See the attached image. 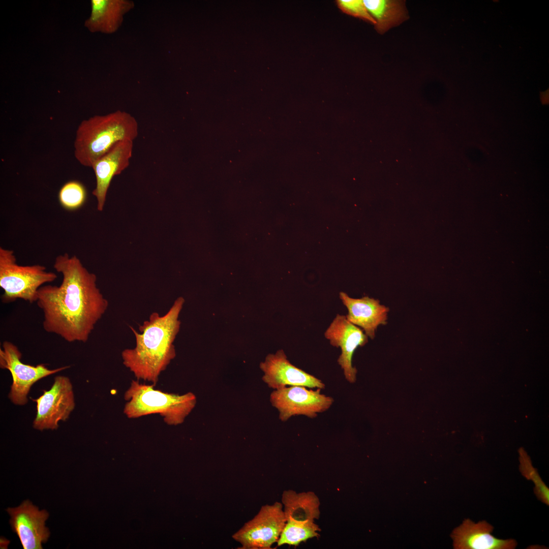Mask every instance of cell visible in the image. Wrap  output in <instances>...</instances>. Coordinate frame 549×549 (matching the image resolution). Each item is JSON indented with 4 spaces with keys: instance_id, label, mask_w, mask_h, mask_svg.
Masks as SVG:
<instances>
[{
    "instance_id": "cell-3",
    "label": "cell",
    "mask_w": 549,
    "mask_h": 549,
    "mask_svg": "<svg viewBox=\"0 0 549 549\" xmlns=\"http://www.w3.org/2000/svg\"><path fill=\"white\" fill-rule=\"evenodd\" d=\"M138 134V125L130 113L117 110L103 115H95L82 120L76 130L74 155L82 166L93 163L115 144L133 140Z\"/></svg>"
},
{
    "instance_id": "cell-5",
    "label": "cell",
    "mask_w": 549,
    "mask_h": 549,
    "mask_svg": "<svg viewBox=\"0 0 549 549\" xmlns=\"http://www.w3.org/2000/svg\"><path fill=\"white\" fill-rule=\"evenodd\" d=\"M57 274L46 271L40 264L20 265L12 250L0 248V287L4 290L3 302L11 303L18 299L36 302L38 291L42 286L57 279Z\"/></svg>"
},
{
    "instance_id": "cell-4",
    "label": "cell",
    "mask_w": 549,
    "mask_h": 549,
    "mask_svg": "<svg viewBox=\"0 0 549 549\" xmlns=\"http://www.w3.org/2000/svg\"><path fill=\"white\" fill-rule=\"evenodd\" d=\"M154 384L140 383L132 380L124 394L127 401L124 413L129 418H137L158 414L170 425L181 424L196 404L192 392L182 395L156 389Z\"/></svg>"
},
{
    "instance_id": "cell-17",
    "label": "cell",
    "mask_w": 549,
    "mask_h": 549,
    "mask_svg": "<svg viewBox=\"0 0 549 549\" xmlns=\"http://www.w3.org/2000/svg\"><path fill=\"white\" fill-rule=\"evenodd\" d=\"M282 501L286 521L313 522L319 517L320 502L312 492L297 493L293 490L285 491Z\"/></svg>"
},
{
    "instance_id": "cell-19",
    "label": "cell",
    "mask_w": 549,
    "mask_h": 549,
    "mask_svg": "<svg viewBox=\"0 0 549 549\" xmlns=\"http://www.w3.org/2000/svg\"><path fill=\"white\" fill-rule=\"evenodd\" d=\"M320 531L315 522L298 523L287 521L277 541L278 546L284 544L297 546L301 542L318 537Z\"/></svg>"
},
{
    "instance_id": "cell-15",
    "label": "cell",
    "mask_w": 549,
    "mask_h": 549,
    "mask_svg": "<svg viewBox=\"0 0 549 549\" xmlns=\"http://www.w3.org/2000/svg\"><path fill=\"white\" fill-rule=\"evenodd\" d=\"M339 297L348 310L347 320L368 338L374 339L378 327L387 324L389 309L379 300L367 296L354 298L344 292L340 293Z\"/></svg>"
},
{
    "instance_id": "cell-13",
    "label": "cell",
    "mask_w": 549,
    "mask_h": 549,
    "mask_svg": "<svg viewBox=\"0 0 549 549\" xmlns=\"http://www.w3.org/2000/svg\"><path fill=\"white\" fill-rule=\"evenodd\" d=\"M133 140H123L115 144L93 164L96 180L93 194L97 199V208H104L106 195L112 178L130 165L133 150Z\"/></svg>"
},
{
    "instance_id": "cell-20",
    "label": "cell",
    "mask_w": 549,
    "mask_h": 549,
    "mask_svg": "<svg viewBox=\"0 0 549 549\" xmlns=\"http://www.w3.org/2000/svg\"><path fill=\"white\" fill-rule=\"evenodd\" d=\"M87 191L80 181L71 180L66 182L58 192L60 205L66 210L74 211L81 208L86 202Z\"/></svg>"
},
{
    "instance_id": "cell-21",
    "label": "cell",
    "mask_w": 549,
    "mask_h": 549,
    "mask_svg": "<svg viewBox=\"0 0 549 549\" xmlns=\"http://www.w3.org/2000/svg\"><path fill=\"white\" fill-rule=\"evenodd\" d=\"M519 470L522 475L534 483V492L537 498L545 505H549V489L535 468L530 457L523 449L519 450Z\"/></svg>"
},
{
    "instance_id": "cell-10",
    "label": "cell",
    "mask_w": 549,
    "mask_h": 549,
    "mask_svg": "<svg viewBox=\"0 0 549 549\" xmlns=\"http://www.w3.org/2000/svg\"><path fill=\"white\" fill-rule=\"evenodd\" d=\"M324 336L331 346L340 348L341 353L337 362L345 379L351 383H354L357 371L352 365L353 355L358 347L368 343V337L361 328L349 322L346 316L340 314L336 315Z\"/></svg>"
},
{
    "instance_id": "cell-12",
    "label": "cell",
    "mask_w": 549,
    "mask_h": 549,
    "mask_svg": "<svg viewBox=\"0 0 549 549\" xmlns=\"http://www.w3.org/2000/svg\"><path fill=\"white\" fill-rule=\"evenodd\" d=\"M259 367L263 372L262 380L274 390L287 386H301L321 389L325 388V385L320 379L292 364L282 349L274 354H268Z\"/></svg>"
},
{
    "instance_id": "cell-7",
    "label": "cell",
    "mask_w": 549,
    "mask_h": 549,
    "mask_svg": "<svg viewBox=\"0 0 549 549\" xmlns=\"http://www.w3.org/2000/svg\"><path fill=\"white\" fill-rule=\"evenodd\" d=\"M286 522L281 503L277 502L273 505H264L232 538L241 544L240 548H271L277 542Z\"/></svg>"
},
{
    "instance_id": "cell-16",
    "label": "cell",
    "mask_w": 549,
    "mask_h": 549,
    "mask_svg": "<svg viewBox=\"0 0 549 549\" xmlns=\"http://www.w3.org/2000/svg\"><path fill=\"white\" fill-rule=\"evenodd\" d=\"M91 13L84 26L91 33L112 34L120 27L125 15L134 7L126 0H92Z\"/></svg>"
},
{
    "instance_id": "cell-9",
    "label": "cell",
    "mask_w": 549,
    "mask_h": 549,
    "mask_svg": "<svg viewBox=\"0 0 549 549\" xmlns=\"http://www.w3.org/2000/svg\"><path fill=\"white\" fill-rule=\"evenodd\" d=\"M33 401L37 403V415L33 422L35 429L55 430L58 422L67 419L75 407L73 387L69 378L58 376L48 390Z\"/></svg>"
},
{
    "instance_id": "cell-6",
    "label": "cell",
    "mask_w": 549,
    "mask_h": 549,
    "mask_svg": "<svg viewBox=\"0 0 549 549\" xmlns=\"http://www.w3.org/2000/svg\"><path fill=\"white\" fill-rule=\"evenodd\" d=\"M22 354L18 347L11 342L4 341L0 349V367L8 370L13 383L9 398L13 403L23 405L27 402V394L32 386L42 378L69 368L62 367L50 370L44 364L33 366L21 361Z\"/></svg>"
},
{
    "instance_id": "cell-18",
    "label": "cell",
    "mask_w": 549,
    "mask_h": 549,
    "mask_svg": "<svg viewBox=\"0 0 549 549\" xmlns=\"http://www.w3.org/2000/svg\"><path fill=\"white\" fill-rule=\"evenodd\" d=\"M363 2L376 21L375 28L383 34L407 19L405 2L395 0H364Z\"/></svg>"
},
{
    "instance_id": "cell-1",
    "label": "cell",
    "mask_w": 549,
    "mask_h": 549,
    "mask_svg": "<svg viewBox=\"0 0 549 549\" xmlns=\"http://www.w3.org/2000/svg\"><path fill=\"white\" fill-rule=\"evenodd\" d=\"M62 275L60 285H44L36 301L42 311L43 327L68 342L85 343L105 314L108 301L97 286V277L75 255L57 256L53 264Z\"/></svg>"
},
{
    "instance_id": "cell-22",
    "label": "cell",
    "mask_w": 549,
    "mask_h": 549,
    "mask_svg": "<svg viewBox=\"0 0 549 549\" xmlns=\"http://www.w3.org/2000/svg\"><path fill=\"white\" fill-rule=\"evenodd\" d=\"M337 3L339 8L343 12L375 25L376 21L368 12L363 1L338 0Z\"/></svg>"
},
{
    "instance_id": "cell-8",
    "label": "cell",
    "mask_w": 549,
    "mask_h": 549,
    "mask_svg": "<svg viewBox=\"0 0 549 549\" xmlns=\"http://www.w3.org/2000/svg\"><path fill=\"white\" fill-rule=\"evenodd\" d=\"M320 390L301 386L286 387L274 390L270 394V402L278 410L282 421L295 415L314 418L329 409L334 402L332 397L321 393Z\"/></svg>"
},
{
    "instance_id": "cell-2",
    "label": "cell",
    "mask_w": 549,
    "mask_h": 549,
    "mask_svg": "<svg viewBox=\"0 0 549 549\" xmlns=\"http://www.w3.org/2000/svg\"><path fill=\"white\" fill-rule=\"evenodd\" d=\"M184 302V298L179 297L164 316L152 313L148 320L139 325L140 332L130 326L135 335L136 345L124 350L121 357L123 364L137 379L155 385L161 373L175 358L173 343L179 331L178 317Z\"/></svg>"
},
{
    "instance_id": "cell-11",
    "label": "cell",
    "mask_w": 549,
    "mask_h": 549,
    "mask_svg": "<svg viewBox=\"0 0 549 549\" xmlns=\"http://www.w3.org/2000/svg\"><path fill=\"white\" fill-rule=\"evenodd\" d=\"M6 510L10 516L12 529L17 535L23 548H43L42 543H46L50 536V531L45 526L48 512L39 510L28 500L19 506L9 507Z\"/></svg>"
},
{
    "instance_id": "cell-14",
    "label": "cell",
    "mask_w": 549,
    "mask_h": 549,
    "mask_svg": "<svg viewBox=\"0 0 549 549\" xmlns=\"http://www.w3.org/2000/svg\"><path fill=\"white\" fill-rule=\"evenodd\" d=\"M494 527L485 521L477 523L466 518L452 531L451 537L455 549H514V539L498 538L492 534Z\"/></svg>"
}]
</instances>
